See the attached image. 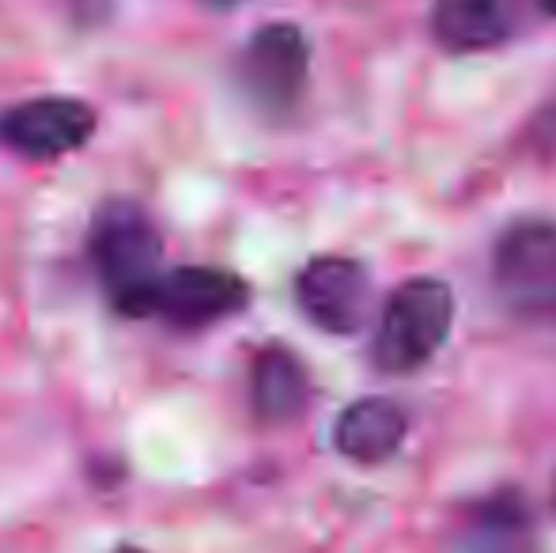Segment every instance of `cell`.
<instances>
[{
    "mask_svg": "<svg viewBox=\"0 0 556 553\" xmlns=\"http://www.w3.org/2000/svg\"><path fill=\"white\" fill-rule=\"evenodd\" d=\"M454 323V292L440 277H413L387 296L371 341L375 368L387 376L420 372L446 345Z\"/></svg>",
    "mask_w": 556,
    "mask_h": 553,
    "instance_id": "cell-1",
    "label": "cell"
},
{
    "mask_svg": "<svg viewBox=\"0 0 556 553\" xmlns=\"http://www.w3.org/2000/svg\"><path fill=\"white\" fill-rule=\"evenodd\" d=\"M163 243L155 224L137 205H106L91 221V262L111 288L117 311L132 318L148 315V292L160 277Z\"/></svg>",
    "mask_w": 556,
    "mask_h": 553,
    "instance_id": "cell-2",
    "label": "cell"
},
{
    "mask_svg": "<svg viewBox=\"0 0 556 553\" xmlns=\"http://www.w3.org/2000/svg\"><path fill=\"white\" fill-rule=\"evenodd\" d=\"M492 285L519 318H556V221H519L500 231Z\"/></svg>",
    "mask_w": 556,
    "mask_h": 553,
    "instance_id": "cell-3",
    "label": "cell"
},
{
    "mask_svg": "<svg viewBox=\"0 0 556 553\" xmlns=\"http://www.w3.org/2000/svg\"><path fill=\"white\" fill-rule=\"evenodd\" d=\"M311 76V46L295 23H265L239 61V80L265 114H288L303 99Z\"/></svg>",
    "mask_w": 556,
    "mask_h": 553,
    "instance_id": "cell-4",
    "label": "cell"
},
{
    "mask_svg": "<svg viewBox=\"0 0 556 553\" xmlns=\"http://www.w3.org/2000/svg\"><path fill=\"white\" fill-rule=\"evenodd\" d=\"M250 288L242 277L220 266H178L160 274L148 292V315H163L167 323L198 330V326L220 323V318L242 311Z\"/></svg>",
    "mask_w": 556,
    "mask_h": 553,
    "instance_id": "cell-5",
    "label": "cell"
},
{
    "mask_svg": "<svg viewBox=\"0 0 556 553\" xmlns=\"http://www.w3.org/2000/svg\"><path fill=\"white\" fill-rule=\"evenodd\" d=\"M295 303L326 334H356L367 323L371 307V277L352 259H315L295 277Z\"/></svg>",
    "mask_w": 556,
    "mask_h": 553,
    "instance_id": "cell-6",
    "label": "cell"
},
{
    "mask_svg": "<svg viewBox=\"0 0 556 553\" xmlns=\"http://www.w3.org/2000/svg\"><path fill=\"white\" fill-rule=\"evenodd\" d=\"M91 134H96V111L80 99H27L0 114V140L27 160H58L88 144Z\"/></svg>",
    "mask_w": 556,
    "mask_h": 553,
    "instance_id": "cell-7",
    "label": "cell"
},
{
    "mask_svg": "<svg viewBox=\"0 0 556 553\" xmlns=\"http://www.w3.org/2000/svg\"><path fill=\"white\" fill-rule=\"evenodd\" d=\"M405 432H409V417L397 402L390 399H359L341 410L333 425V443L344 458L352 463H387L397 448H402Z\"/></svg>",
    "mask_w": 556,
    "mask_h": 553,
    "instance_id": "cell-8",
    "label": "cell"
},
{
    "mask_svg": "<svg viewBox=\"0 0 556 553\" xmlns=\"http://www.w3.org/2000/svg\"><path fill=\"white\" fill-rule=\"evenodd\" d=\"M432 35L451 53L496 50L511 38V8L507 0H435Z\"/></svg>",
    "mask_w": 556,
    "mask_h": 553,
    "instance_id": "cell-9",
    "label": "cell"
},
{
    "mask_svg": "<svg viewBox=\"0 0 556 553\" xmlns=\"http://www.w3.org/2000/svg\"><path fill=\"white\" fill-rule=\"evenodd\" d=\"M307 372H303L300 356L292 349L269 345L254 356V368H250V402H254V414L269 425L280 420H292L303 414L307 406Z\"/></svg>",
    "mask_w": 556,
    "mask_h": 553,
    "instance_id": "cell-10",
    "label": "cell"
},
{
    "mask_svg": "<svg viewBox=\"0 0 556 553\" xmlns=\"http://www.w3.org/2000/svg\"><path fill=\"white\" fill-rule=\"evenodd\" d=\"M466 535L473 553H530L527 501L515 489H500L489 501L473 504Z\"/></svg>",
    "mask_w": 556,
    "mask_h": 553,
    "instance_id": "cell-11",
    "label": "cell"
},
{
    "mask_svg": "<svg viewBox=\"0 0 556 553\" xmlns=\"http://www.w3.org/2000/svg\"><path fill=\"white\" fill-rule=\"evenodd\" d=\"M538 4H542L545 15H553V20H556V0H538Z\"/></svg>",
    "mask_w": 556,
    "mask_h": 553,
    "instance_id": "cell-12",
    "label": "cell"
},
{
    "mask_svg": "<svg viewBox=\"0 0 556 553\" xmlns=\"http://www.w3.org/2000/svg\"><path fill=\"white\" fill-rule=\"evenodd\" d=\"M205 4H213V8H231V4H239V0H205Z\"/></svg>",
    "mask_w": 556,
    "mask_h": 553,
    "instance_id": "cell-13",
    "label": "cell"
},
{
    "mask_svg": "<svg viewBox=\"0 0 556 553\" xmlns=\"http://www.w3.org/2000/svg\"><path fill=\"white\" fill-rule=\"evenodd\" d=\"M114 553H148V550H137V546H122V550H114Z\"/></svg>",
    "mask_w": 556,
    "mask_h": 553,
    "instance_id": "cell-14",
    "label": "cell"
},
{
    "mask_svg": "<svg viewBox=\"0 0 556 553\" xmlns=\"http://www.w3.org/2000/svg\"><path fill=\"white\" fill-rule=\"evenodd\" d=\"M553 504H556V486H553Z\"/></svg>",
    "mask_w": 556,
    "mask_h": 553,
    "instance_id": "cell-15",
    "label": "cell"
}]
</instances>
